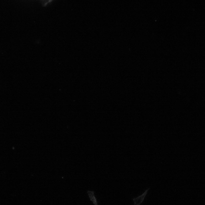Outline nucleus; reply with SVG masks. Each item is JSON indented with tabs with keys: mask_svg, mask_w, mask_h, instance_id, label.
I'll return each instance as SVG.
<instances>
[{
	"mask_svg": "<svg viewBox=\"0 0 205 205\" xmlns=\"http://www.w3.org/2000/svg\"><path fill=\"white\" fill-rule=\"evenodd\" d=\"M149 190V188L147 189L144 192L143 194H142L140 196H139L138 197L136 198H133V200L134 201V205H140L142 202Z\"/></svg>",
	"mask_w": 205,
	"mask_h": 205,
	"instance_id": "f257e3e1",
	"label": "nucleus"
},
{
	"mask_svg": "<svg viewBox=\"0 0 205 205\" xmlns=\"http://www.w3.org/2000/svg\"><path fill=\"white\" fill-rule=\"evenodd\" d=\"M88 193L89 196V198L91 201H92L94 204L95 205H97V202L96 198L94 195V191H88Z\"/></svg>",
	"mask_w": 205,
	"mask_h": 205,
	"instance_id": "f03ea898",
	"label": "nucleus"
}]
</instances>
